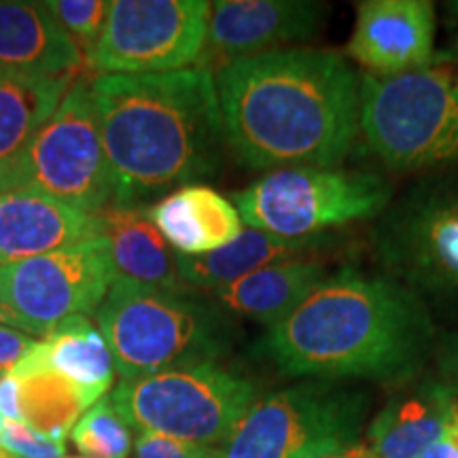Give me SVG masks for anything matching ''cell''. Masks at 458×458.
<instances>
[{"mask_svg": "<svg viewBox=\"0 0 458 458\" xmlns=\"http://www.w3.org/2000/svg\"><path fill=\"white\" fill-rule=\"evenodd\" d=\"M435 357H437L442 382L458 393V329L437 342Z\"/></svg>", "mask_w": 458, "mask_h": 458, "instance_id": "30", "label": "cell"}, {"mask_svg": "<svg viewBox=\"0 0 458 458\" xmlns=\"http://www.w3.org/2000/svg\"><path fill=\"white\" fill-rule=\"evenodd\" d=\"M454 391L442 380H427L388 399L368 431L374 458H420L442 437Z\"/></svg>", "mask_w": 458, "mask_h": 458, "instance_id": "20", "label": "cell"}, {"mask_svg": "<svg viewBox=\"0 0 458 458\" xmlns=\"http://www.w3.org/2000/svg\"><path fill=\"white\" fill-rule=\"evenodd\" d=\"M47 369L83 394L89 405L105 397L114 380L113 354L88 317H71L37 342L11 371ZM9 371V374H11Z\"/></svg>", "mask_w": 458, "mask_h": 458, "instance_id": "19", "label": "cell"}, {"mask_svg": "<svg viewBox=\"0 0 458 458\" xmlns=\"http://www.w3.org/2000/svg\"><path fill=\"white\" fill-rule=\"evenodd\" d=\"M113 176V206L147 208L170 189L213 174L223 125L215 77L199 66L91 81Z\"/></svg>", "mask_w": 458, "mask_h": 458, "instance_id": "3", "label": "cell"}, {"mask_svg": "<svg viewBox=\"0 0 458 458\" xmlns=\"http://www.w3.org/2000/svg\"><path fill=\"white\" fill-rule=\"evenodd\" d=\"M454 9H456V13H458V3H456V4H454Z\"/></svg>", "mask_w": 458, "mask_h": 458, "instance_id": "38", "label": "cell"}, {"mask_svg": "<svg viewBox=\"0 0 458 458\" xmlns=\"http://www.w3.org/2000/svg\"><path fill=\"white\" fill-rule=\"evenodd\" d=\"M96 216L102 236L108 240L119 278L172 293H185L176 267V253L148 219V208H122L108 204Z\"/></svg>", "mask_w": 458, "mask_h": 458, "instance_id": "22", "label": "cell"}, {"mask_svg": "<svg viewBox=\"0 0 458 458\" xmlns=\"http://www.w3.org/2000/svg\"><path fill=\"white\" fill-rule=\"evenodd\" d=\"M0 458H13L11 454H7V452H4L3 448H0Z\"/></svg>", "mask_w": 458, "mask_h": 458, "instance_id": "35", "label": "cell"}, {"mask_svg": "<svg viewBox=\"0 0 458 458\" xmlns=\"http://www.w3.org/2000/svg\"><path fill=\"white\" fill-rule=\"evenodd\" d=\"M0 416L9 422H24L20 380L11 374L0 377Z\"/></svg>", "mask_w": 458, "mask_h": 458, "instance_id": "32", "label": "cell"}, {"mask_svg": "<svg viewBox=\"0 0 458 458\" xmlns=\"http://www.w3.org/2000/svg\"><path fill=\"white\" fill-rule=\"evenodd\" d=\"M81 64V49L45 3L0 0V72L72 77Z\"/></svg>", "mask_w": 458, "mask_h": 458, "instance_id": "16", "label": "cell"}, {"mask_svg": "<svg viewBox=\"0 0 458 458\" xmlns=\"http://www.w3.org/2000/svg\"><path fill=\"white\" fill-rule=\"evenodd\" d=\"M327 276L323 261H280L213 291V297L223 310L257 320L270 329L289 317Z\"/></svg>", "mask_w": 458, "mask_h": 458, "instance_id": "23", "label": "cell"}, {"mask_svg": "<svg viewBox=\"0 0 458 458\" xmlns=\"http://www.w3.org/2000/svg\"><path fill=\"white\" fill-rule=\"evenodd\" d=\"M71 88L72 77L0 72V193L15 191L32 142Z\"/></svg>", "mask_w": 458, "mask_h": 458, "instance_id": "18", "label": "cell"}, {"mask_svg": "<svg viewBox=\"0 0 458 458\" xmlns=\"http://www.w3.org/2000/svg\"><path fill=\"white\" fill-rule=\"evenodd\" d=\"M20 380L24 422L43 433L66 437L91 405L83 394L47 369L11 371Z\"/></svg>", "mask_w": 458, "mask_h": 458, "instance_id": "24", "label": "cell"}, {"mask_svg": "<svg viewBox=\"0 0 458 458\" xmlns=\"http://www.w3.org/2000/svg\"><path fill=\"white\" fill-rule=\"evenodd\" d=\"M325 4L306 0H219L210 3L206 41L198 64L215 74L283 45L312 37Z\"/></svg>", "mask_w": 458, "mask_h": 458, "instance_id": "13", "label": "cell"}, {"mask_svg": "<svg viewBox=\"0 0 458 458\" xmlns=\"http://www.w3.org/2000/svg\"><path fill=\"white\" fill-rule=\"evenodd\" d=\"M433 346V320L414 291L352 267L325 278L259 342L280 374L329 382L405 380Z\"/></svg>", "mask_w": 458, "mask_h": 458, "instance_id": "2", "label": "cell"}, {"mask_svg": "<svg viewBox=\"0 0 458 458\" xmlns=\"http://www.w3.org/2000/svg\"><path fill=\"white\" fill-rule=\"evenodd\" d=\"M57 458H88V456H57Z\"/></svg>", "mask_w": 458, "mask_h": 458, "instance_id": "36", "label": "cell"}, {"mask_svg": "<svg viewBox=\"0 0 458 458\" xmlns=\"http://www.w3.org/2000/svg\"><path fill=\"white\" fill-rule=\"evenodd\" d=\"M368 458H374V456H371V454H369V452H368Z\"/></svg>", "mask_w": 458, "mask_h": 458, "instance_id": "39", "label": "cell"}, {"mask_svg": "<svg viewBox=\"0 0 458 458\" xmlns=\"http://www.w3.org/2000/svg\"><path fill=\"white\" fill-rule=\"evenodd\" d=\"M3 425H4V418H3V416H0V428H3Z\"/></svg>", "mask_w": 458, "mask_h": 458, "instance_id": "37", "label": "cell"}, {"mask_svg": "<svg viewBox=\"0 0 458 458\" xmlns=\"http://www.w3.org/2000/svg\"><path fill=\"white\" fill-rule=\"evenodd\" d=\"M365 394L335 382H303L257 399L219 458H323L357 445Z\"/></svg>", "mask_w": 458, "mask_h": 458, "instance_id": "7", "label": "cell"}, {"mask_svg": "<svg viewBox=\"0 0 458 458\" xmlns=\"http://www.w3.org/2000/svg\"><path fill=\"white\" fill-rule=\"evenodd\" d=\"M111 401L125 425L139 433L219 448L257 401V388L233 369L199 363L122 380Z\"/></svg>", "mask_w": 458, "mask_h": 458, "instance_id": "6", "label": "cell"}, {"mask_svg": "<svg viewBox=\"0 0 458 458\" xmlns=\"http://www.w3.org/2000/svg\"><path fill=\"white\" fill-rule=\"evenodd\" d=\"M391 193L393 187L374 172L283 168L236 193L233 204L249 227L300 240L380 215Z\"/></svg>", "mask_w": 458, "mask_h": 458, "instance_id": "8", "label": "cell"}, {"mask_svg": "<svg viewBox=\"0 0 458 458\" xmlns=\"http://www.w3.org/2000/svg\"><path fill=\"white\" fill-rule=\"evenodd\" d=\"M223 139L255 170L340 168L359 131L352 66L340 51L291 47L215 74Z\"/></svg>", "mask_w": 458, "mask_h": 458, "instance_id": "1", "label": "cell"}, {"mask_svg": "<svg viewBox=\"0 0 458 458\" xmlns=\"http://www.w3.org/2000/svg\"><path fill=\"white\" fill-rule=\"evenodd\" d=\"M117 270L102 232L66 249L0 267V301L17 329L49 335L62 320L98 312Z\"/></svg>", "mask_w": 458, "mask_h": 458, "instance_id": "9", "label": "cell"}, {"mask_svg": "<svg viewBox=\"0 0 458 458\" xmlns=\"http://www.w3.org/2000/svg\"><path fill=\"white\" fill-rule=\"evenodd\" d=\"M100 232L98 216L30 189L0 193V267L66 249Z\"/></svg>", "mask_w": 458, "mask_h": 458, "instance_id": "15", "label": "cell"}, {"mask_svg": "<svg viewBox=\"0 0 458 458\" xmlns=\"http://www.w3.org/2000/svg\"><path fill=\"white\" fill-rule=\"evenodd\" d=\"M420 458H458V393L454 391L448 425L442 437L435 442Z\"/></svg>", "mask_w": 458, "mask_h": 458, "instance_id": "31", "label": "cell"}, {"mask_svg": "<svg viewBox=\"0 0 458 458\" xmlns=\"http://www.w3.org/2000/svg\"><path fill=\"white\" fill-rule=\"evenodd\" d=\"M45 7L71 34L72 41L81 43L89 54L105 30L108 3L105 0H51V3H45Z\"/></svg>", "mask_w": 458, "mask_h": 458, "instance_id": "26", "label": "cell"}, {"mask_svg": "<svg viewBox=\"0 0 458 458\" xmlns=\"http://www.w3.org/2000/svg\"><path fill=\"white\" fill-rule=\"evenodd\" d=\"M136 458H219V448L185 442L164 433L140 431L134 442Z\"/></svg>", "mask_w": 458, "mask_h": 458, "instance_id": "28", "label": "cell"}, {"mask_svg": "<svg viewBox=\"0 0 458 458\" xmlns=\"http://www.w3.org/2000/svg\"><path fill=\"white\" fill-rule=\"evenodd\" d=\"M148 219L176 255H206L242 233L236 204L208 185H185L157 199Z\"/></svg>", "mask_w": 458, "mask_h": 458, "instance_id": "17", "label": "cell"}, {"mask_svg": "<svg viewBox=\"0 0 458 458\" xmlns=\"http://www.w3.org/2000/svg\"><path fill=\"white\" fill-rule=\"evenodd\" d=\"M17 189H30L96 216L113 202V176L91 83L77 81L38 131L21 164Z\"/></svg>", "mask_w": 458, "mask_h": 458, "instance_id": "10", "label": "cell"}, {"mask_svg": "<svg viewBox=\"0 0 458 458\" xmlns=\"http://www.w3.org/2000/svg\"><path fill=\"white\" fill-rule=\"evenodd\" d=\"M34 344L37 340L28 335L26 331L0 325V377L7 376Z\"/></svg>", "mask_w": 458, "mask_h": 458, "instance_id": "29", "label": "cell"}, {"mask_svg": "<svg viewBox=\"0 0 458 458\" xmlns=\"http://www.w3.org/2000/svg\"><path fill=\"white\" fill-rule=\"evenodd\" d=\"M210 3L206 0H113L98 43L85 57L102 74H159L196 66Z\"/></svg>", "mask_w": 458, "mask_h": 458, "instance_id": "12", "label": "cell"}, {"mask_svg": "<svg viewBox=\"0 0 458 458\" xmlns=\"http://www.w3.org/2000/svg\"><path fill=\"white\" fill-rule=\"evenodd\" d=\"M359 131L388 168H458V57L437 55L397 77H365Z\"/></svg>", "mask_w": 458, "mask_h": 458, "instance_id": "5", "label": "cell"}, {"mask_svg": "<svg viewBox=\"0 0 458 458\" xmlns=\"http://www.w3.org/2000/svg\"><path fill=\"white\" fill-rule=\"evenodd\" d=\"M0 448L13 458H57L64 456L66 437L43 433L26 422L4 420L0 428Z\"/></svg>", "mask_w": 458, "mask_h": 458, "instance_id": "27", "label": "cell"}, {"mask_svg": "<svg viewBox=\"0 0 458 458\" xmlns=\"http://www.w3.org/2000/svg\"><path fill=\"white\" fill-rule=\"evenodd\" d=\"M0 325H9V327H17L15 318L11 317V312L4 308V303L0 301Z\"/></svg>", "mask_w": 458, "mask_h": 458, "instance_id": "34", "label": "cell"}, {"mask_svg": "<svg viewBox=\"0 0 458 458\" xmlns=\"http://www.w3.org/2000/svg\"><path fill=\"white\" fill-rule=\"evenodd\" d=\"M325 249V240L300 238L286 240L246 227L242 233L223 249L206 255H176V267L182 286L213 291L238 283L261 267L274 266L280 261L310 259V255Z\"/></svg>", "mask_w": 458, "mask_h": 458, "instance_id": "21", "label": "cell"}, {"mask_svg": "<svg viewBox=\"0 0 458 458\" xmlns=\"http://www.w3.org/2000/svg\"><path fill=\"white\" fill-rule=\"evenodd\" d=\"M74 448L88 458H130L131 428L114 410L111 397L96 401L71 431Z\"/></svg>", "mask_w": 458, "mask_h": 458, "instance_id": "25", "label": "cell"}, {"mask_svg": "<svg viewBox=\"0 0 458 458\" xmlns=\"http://www.w3.org/2000/svg\"><path fill=\"white\" fill-rule=\"evenodd\" d=\"M374 249L388 278L458 300V182H427L386 210Z\"/></svg>", "mask_w": 458, "mask_h": 458, "instance_id": "11", "label": "cell"}, {"mask_svg": "<svg viewBox=\"0 0 458 458\" xmlns=\"http://www.w3.org/2000/svg\"><path fill=\"white\" fill-rule=\"evenodd\" d=\"M323 458H368V448H365V444H357L352 448L334 452V454H327Z\"/></svg>", "mask_w": 458, "mask_h": 458, "instance_id": "33", "label": "cell"}, {"mask_svg": "<svg viewBox=\"0 0 458 458\" xmlns=\"http://www.w3.org/2000/svg\"><path fill=\"white\" fill-rule=\"evenodd\" d=\"M433 38L435 7L428 0H365L348 54L369 77H397L433 60Z\"/></svg>", "mask_w": 458, "mask_h": 458, "instance_id": "14", "label": "cell"}, {"mask_svg": "<svg viewBox=\"0 0 458 458\" xmlns=\"http://www.w3.org/2000/svg\"><path fill=\"white\" fill-rule=\"evenodd\" d=\"M96 318L122 380L216 363L229 351L232 329L219 308L128 278L117 276Z\"/></svg>", "mask_w": 458, "mask_h": 458, "instance_id": "4", "label": "cell"}]
</instances>
